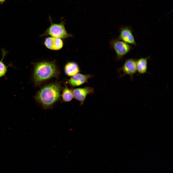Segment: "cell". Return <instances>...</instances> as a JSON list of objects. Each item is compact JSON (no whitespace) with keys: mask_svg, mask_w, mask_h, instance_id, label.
<instances>
[{"mask_svg":"<svg viewBox=\"0 0 173 173\" xmlns=\"http://www.w3.org/2000/svg\"><path fill=\"white\" fill-rule=\"evenodd\" d=\"M62 97L64 102L70 101L74 97L73 91L67 86L65 87L63 92Z\"/></svg>","mask_w":173,"mask_h":173,"instance_id":"12","label":"cell"},{"mask_svg":"<svg viewBox=\"0 0 173 173\" xmlns=\"http://www.w3.org/2000/svg\"><path fill=\"white\" fill-rule=\"evenodd\" d=\"M65 71L66 74L69 76H73L80 72L78 64L73 62L67 63L65 67Z\"/></svg>","mask_w":173,"mask_h":173,"instance_id":"11","label":"cell"},{"mask_svg":"<svg viewBox=\"0 0 173 173\" xmlns=\"http://www.w3.org/2000/svg\"><path fill=\"white\" fill-rule=\"evenodd\" d=\"M93 77V75H91L78 73L73 76L68 81L69 84L72 86H79L88 82V79Z\"/></svg>","mask_w":173,"mask_h":173,"instance_id":"9","label":"cell"},{"mask_svg":"<svg viewBox=\"0 0 173 173\" xmlns=\"http://www.w3.org/2000/svg\"><path fill=\"white\" fill-rule=\"evenodd\" d=\"M61 86L55 83L47 85L37 92L35 99L45 108H49L59 99Z\"/></svg>","mask_w":173,"mask_h":173,"instance_id":"1","label":"cell"},{"mask_svg":"<svg viewBox=\"0 0 173 173\" xmlns=\"http://www.w3.org/2000/svg\"><path fill=\"white\" fill-rule=\"evenodd\" d=\"M119 31L120 34L118 39L129 44L136 45L132 30L130 27L123 26L120 28Z\"/></svg>","mask_w":173,"mask_h":173,"instance_id":"6","label":"cell"},{"mask_svg":"<svg viewBox=\"0 0 173 173\" xmlns=\"http://www.w3.org/2000/svg\"><path fill=\"white\" fill-rule=\"evenodd\" d=\"M73 93L74 97L79 101L80 105H82L87 95L94 93V90L93 87L86 86L84 88L74 89Z\"/></svg>","mask_w":173,"mask_h":173,"instance_id":"7","label":"cell"},{"mask_svg":"<svg viewBox=\"0 0 173 173\" xmlns=\"http://www.w3.org/2000/svg\"><path fill=\"white\" fill-rule=\"evenodd\" d=\"M1 51L2 58L1 60H0V77L5 75L7 72V67L6 66L2 61L7 52L4 49H2Z\"/></svg>","mask_w":173,"mask_h":173,"instance_id":"13","label":"cell"},{"mask_svg":"<svg viewBox=\"0 0 173 173\" xmlns=\"http://www.w3.org/2000/svg\"><path fill=\"white\" fill-rule=\"evenodd\" d=\"M6 0H0V3L2 4Z\"/></svg>","mask_w":173,"mask_h":173,"instance_id":"14","label":"cell"},{"mask_svg":"<svg viewBox=\"0 0 173 173\" xmlns=\"http://www.w3.org/2000/svg\"><path fill=\"white\" fill-rule=\"evenodd\" d=\"M150 58L149 56L145 58H141L136 60L137 71L140 74H143L148 73V61Z\"/></svg>","mask_w":173,"mask_h":173,"instance_id":"10","label":"cell"},{"mask_svg":"<svg viewBox=\"0 0 173 173\" xmlns=\"http://www.w3.org/2000/svg\"><path fill=\"white\" fill-rule=\"evenodd\" d=\"M136 60L133 58L127 59L123 65L118 70V71L122 72L123 73L120 77H122L126 75H128L130 77V80H133V76L137 72Z\"/></svg>","mask_w":173,"mask_h":173,"instance_id":"5","label":"cell"},{"mask_svg":"<svg viewBox=\"0 0 173 173\" xmlns=\"http://www.w3.org/2000/svg\"><path fill=\"white\" fill-rule=\"evenodd\" d=\"M44 44L47 48L53 50H58L63 47V42L61 39L50 37L46 38Z\"/></svg>","mask_w":173,"mask_h":173,"instance_id":"8","label":"cell"},{"mask_svg":"<svg viewBox=\"0 0 173 173\" xmlns=\"http://www.w3.org/2000/svg\"><path fill=\"white\" fill-rule=\"evenodd\" d=\"M110 44L116 52V59L118 60H122L124 57L133 49L129 44L118 39L111 40Z\"/></svg>","mask_w":173,"mask_h":173,"instance_id":"4","label":"cell"},{"mask_svg":"<svg viewBox=\"0 0 173 173\" xmlns=\"http://www.w3.org/2000/svg\"><path fill=\"white\" fill-rule=\"evenodd\" d=\"M49 19L51 24L45 32L41 35V36L50 35L51 37L61 39L66 38L73 36L72 34L67 32L65 28L64 21L62 20L59 24L54 23L52 22L50 18L49 17Z\"/></svg>","mask_w":173,"mask_h":173,"instance_id":"3","label":"cell"},{"mask_svg":"<svg viewBox=\"0 0 173 173\" xmlns=\"http://www.w3.org/2000/svg\"><path fill=\"white\" fill-rule=\"evenodd\" d=\"M58 71L54 61H43L34 65V81L38 85L45 80L57 75Z\"/></svg>","mask_w":173,"mask_h":173,"instance_id":"2","label":"cell"}]
</instances>
